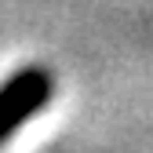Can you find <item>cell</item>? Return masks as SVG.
Returning a JSON list of instances; mask_svg holds the SVG:
<instances>
[{
  "instance_id": "6da1fadb",
  "label": "cell",
  "mask_w": 153,
  "mask_h": 153,
  "mask_svg": "<svg viewBox=\"0 0 153 153\" xmlns=\"http://www.w3.org/2000/svg\"><path fill=\"white\" fill-rule=\"evenodd\" d=\"M55 91V76L40 66H26L18 69L11 80L0 88V146H4L11 135L26 128L29 117H36Z\"/></svg>"
}]
</instances>
